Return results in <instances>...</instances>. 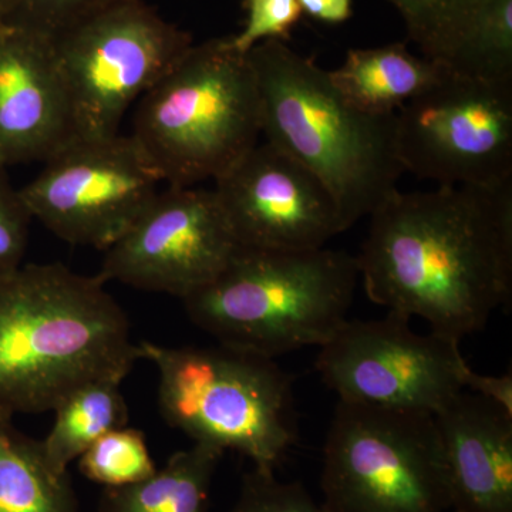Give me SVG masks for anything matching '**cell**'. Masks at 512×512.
I'll list each match as a JSON object with an SVG mask.
<instances>
[{"instance_id":"7","label":"cell","mask_w":512,"mask_h":512,"mask_svg":"<svg viewBox=\"0 0 512 512\" xmlns=\"http://www.w3.org/2000/svg\"><path fill=\"white\" fill-rule=\"evenodd\" d=\"M326 512H447L433 414L339 400L323 447Z\"/></svg>"},{"instance_id":"13","label":"cell","mask_w":512,"mask_h":512,"mask_svg":"<svg viewBox=\"0 0 512 512\" xmlns=\"http://www.w3.org/2000/svg\"><path fill=\"white\" fill-rule=\"evenodd\" d=\"M214 191L241 248L311 251L345 232L326 185L268 141L217 178Z\"/></svg>"},{"instance_id":"22","label":"cell","mask_w":512,"mask_h":512,"mask_svg":"<svg viewBox=\"0 0 512 512\" xmlns=\"http://www.w3.org/2000/svg\"><path fill=\"white\" fill-rule=\"evenodd\" d=\"M80 473L104 488L141 483L157 471L143 431L124 426L104 434L77 458Z\"/></svg>"},{"instance_id":"29","label":"cell","mask_w":512,"mask_h":512,"mask_svg":"<svg viewBox=\"0 0 512 512\" xmlns=\"http://www.w3.org/2000/svg\"><path fill=\"white\" fill-rule=\"evenodd\" d=\"M19 0H0V28L8 25L12 16L15 15Z\"/></svg>"},{"instance_id":"18","label":"cell","mask_w":512,"mask_h":512,"mask_svg":"<svg viewBox=\"0 0 512 512\" xmlns=\"http://www.w3.org/2000/svg\"><path fill=\"white\" fill-rule=\"evenodd\" d=\"M124 376L97 377L80 384L64 396L55 409V423L40 440L47 464L56 473H69V466L110 431L128 426V406L121 383Z\"/></svg>"},{"instance_id":"5","label":"cell","mask_w":512,"mask_h":512,"mask_svg":"<svg viewBox=\"0 0 512 512\" xmlns=\"http://www.w3.org/2000/svg\"><path fill=\"white\" fill-rule=\"evenodd\" d=\"M261 134L254 69L222 37L192 45L138 100L131 137L163 183L195 187L227 173Z\"/></svg>"},{"instance_id":"27","label":"cell","mask_w":512,"mask_h":512,"mask_svg":"<svg viewBox=\"0 0 512 512\" xmlns=\"http://www.w3.org/2000/svg\"><path fill=\"white\" fill-rule=\"evenodd\" d=\"M464 389L480 394L485 399L491 400L503 407L505 412L512 414V375L505 373L503 376H487L474 372L468 367L464 373Z\"/></svg>"},{"instance_id":"2","label":"cell","mask_w":512,"mask_h":512,"mask_svg":"<svg viewBox=\"0 0 512 512\" xmlns=\"http://www.w3.org/2000/svg\"><path fill=\"white\" fill-rule=\"evenodd\" d=\"M104 285L62 264L0 275V412H52L80 384L128 376L140 352Z\"/></svg>"},{"instance_id":"20","label":"cell","mask_w":512,"mask_h":512,"mask_svg":"<svg viewBox=\"0 0 512 512\" xmlns=\"http://www.w3.org/2000/svg\"><path fill=\"white\" fill-rule=\"evenodd\" d=\"M423 57L450 66L485 0H389Z\"/></svg>"},{"instance_id":"14","label":"cell","mask_w":512,"mask_h":512,"mask_svg":"<svg viewBox=\"0 0 512 512\" xmlns=\"http://www.w3.org/2000/svg\"><path fill=\"white\" fill-rule=\"evenodd\" d=\"M73 140L72 114L49 37L0 28V167L52 157Z\"/></svg>"},{"instance_id":"24","label":"cell","mask_w":512,"mask_h":512,"mask_svg":"<svg viewBox=\"0 0 512 512\" xmlns=\"http://www.w3.org/2000/svg\"><path fill=\"white\" fill-rule=\"evenodd\" d=\"M244 6V29L228 37L229 46L241 55L265 40H288L302 15L298 0H245Z\"/></svg>"},{"instance_id":"23","label":"cell","mask_w":512,"mask_h":512,"mask_svg":"<svg viewBox=\"0 0 512 512\" xmlns=\"http://www.w3.org/2000/svg\"><path fill=\"white\" fill-rule=\"evenodd\" d=\"M231 512H326L301 483L278 480L274 470L254 467L242 478Z\"/></svg>"},{"instance_id":"19","label":"cell","mask_w":512,"mask_h":512,"mask_svg":"<svg viewBox=\"0 0 512 512\" xmlns=\"http://www.w3.org/2000/svg\"><path fill=\"white\" fill-rule=\"evenodd\" d=\"M0 412V512H80L69 473L47 464L40 441Z\"/></svg>"},{"instance_id":"4","label":"cell","mask_w":512,"mask_h":512,"mask_svg":"<svg viewBox=\"0 0 512 512\" xmlns=\"http://www.w3.org/2000/svg\"><path fill=\"white\" fill-rule=\"evenodd\" d=\"M357 278L355 256L343 251L239 247L183 303L191 322L221 345L275 359L325 345L348 320Z\"/></svg>"},{"instance_id":"21","label":"cell","mask_w":512,"mask_h":512,"mask_svg":"<svg viewBox=\"0 0 512 512\" xmlns=\"http://www.w3.org/2000/svg\"><path fill=\"white\" fill-rule=\"evenodd\" d=\"M450 69L512 84V0H485Z\"/></svg>"},{"instance_id":"10","label":"cell","mask_w":512,"mask_h":512,"mask_svg":"<svg viewBox=\"0 0 512 512\" xmlns=\"http://www.w3.org/2000/svg\"><path fill=\"white\" fill-rule=\"evenodd\" d=\"M160 175L133 137L73 138L20 195L57 238L106 251L160 191Z\"/></svg>"},{"instance_id":"11","label":"cell","mask_w":512,"mask_h":512,"mask_svg":"<svg viewBox=\"0 0 512 512\" xmlns=\"http://www.w3.org/2000/svg\"><path fill=\"white\" fill-rule=\"evenodd\" d=\"M460 342L419 335L410 319L346 320L320 346L316 370L342 402L436 414L464 390Z\"/></svg>"},{"instance_id":"8","label":"cell","mask_w":512,"mask_h":512,"mask_svg":"<svg viewBox=\"0 0 512 512\" xmlns=\"http://www.w3.org/2000/svg\"><path fill=\"white\" fill-rule=\"evenodd\" d=\"M73 138L119 134L121 120L191 49L192 37L144 0H117L53 37Z\"/></svg>"},{"instance_id":"6","label":"cell","mask_w":512,"mask_h":512,"mask_svg":"<svg viewBox=\"0 0 512 512\" xmlns=\"http://www.w3.org/2000/svg\"><path fill=\"white\" fill-rule=\"evenodd\" d=\"M157 367L158 404L168 426L194 443L237 451L274 470L295 444L292 382L275 359L221 345L167 348L138 343Z\"/></svg>"},{"instance_id":"26","label":"cell","mask_w":512,"mask_h":512,"mask_svg":"<svg viewBox=\"0 0 512 512\" xmlns=\"http://www.w3.org/2000/svg\"><path fill=\"white\" fill-rule=\"evenodd\" d=\"M30 215L19 190L0 167V275L19 268L28 249Z\"/></svg>"},{"instance_id":"3","label":"cell","mask_w":512,"mask_h":512,"mask_svg":"<svg viewBox=\"0 0 512 512\" xmlns=\"http://www.w3.org/2000/svg\"><path fill=\"white\" fill-rule=\"evenodd\" d=\"M247 57L258 82L266 141L326 185L345 231L370 217L404 173L396 153V114L356 109L328 70L282 40L258 43Z\"/></svg>"},{"instance_id":"16","label":"cell","mask_w":512,"mask_h":512,"mask_svg":"<svg viewBox=\"0 0 512 512\" xmlns=\"http://www.w3.org/2000/svg\"><path fill=\"white\" fill-rule=\"evenodd\" d=\"M444 64L417 57L403 43L352 49L339 69L329 72L340 94L356 109L390 116L439 77Z\"/></svg>"},{"instance_id":"1","label":"cell","mask_w":512,"mask_h":512,"mask_svg":"<svg viewBox=\"0 0 512 512\" xmlns=\"http://www.w3.org/2000/svg\"><path fill=\"white\" fill-rule=\"evenodd\" d=\"M357 268L370 301L461 342L512 298V183L394 190L370 214Z\"/></svg>"},{"instance_id":"17","label":"cell","mask_w":512,"mask_h":512,"mask_svg":"<svg viewBox=\"0 0 512 512\" xmlns=\"http://www.w3.org/2000/svg\"><path fill=\"white\" fill-rule=\"evenodd\" d=\"M224 454L194 443L141 483L104 488L99 512H208L212 478Z\"/></svg>"},{"instance_id":"28","label":"cell","mask_w":512,"mask_h":512,"mask_svg":"<svg viewBox=\"0 0 512 512\" xmlns=\"http://www.w3.org/2000/svg\"><path fill=\"white\" fill-rule=\"evenodd\" d=\"M302 13L329 25H339L352 16V0H298Z\"/></svg>"},{"instance_id":"9","label":"cell","mask_w":512,"mask_h":512,"mask_svg":"<svg viewBox=\"0 0 512 512\" xmlns=\"http://www.w3.org/2000/svg\"><path fill=\"white\" fill-rule=\"evenodd\" d=\"M396 153L404 171L444 187L512 183V84L444 66L396 113Z\"/></svg>"},{"instance_id":"12","label":"cell","mask_w":512,"mask_h":512,"mask_svg":"<svg viewBox=\"0 0 512 512\" xmlns=\"http://www.w3.org/2000/svg\"><path fill=\"white\" fill-rule=\"evenodd\" d=\"M239 249L214 190L168 185L104 251L99 278L183 301Z\"/></svg>"},{"instance_id":"15","label":"cell","mask_w":512,"mask_h":512,"mask_svg":"<svg viewBox=\"0 0 512 512\" xmlns=\"http://www.w3.org/2000/svg\"><path fill=\"white\" fill-rule=\"evenodd\" d=\"M453 512H512V414L460 392L433 414Z\"/></svg>"},{"instance_id":"25","label":"cell","mask_w":512,"mask_h":512,"mask_svg":"<svg viewBox=\"0 0 512 512\" xmlns=\"http://www.w3.org/2000/svg\"><path fill=\"white\" fill-rule=\"evenodd\" d=\"M117 0H19L9 23L53 37Z\"/></svg>"}]
</instances>
